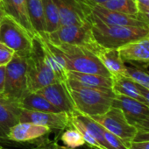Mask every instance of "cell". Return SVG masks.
<instances>
[{"instance_id":"6da1fadb","label":"cell","mask_w":149,"mask_h":149,"mask_svg":"<svg viewBox=\"0 0 149 149\" xmlns=\"http://www.w3.org/2000/svg\"><path fill=\"white\" fill-rule=\"evenodd\" d=\"M88 21L96 42L105 48L118 49L132 41L149 36V27L108 25L96 19L92 14Z\"/></svg>"},{"instance_id":"7a4b0ae2","label":"cell","mask_w":149,"mask_h":149,"mask_svg":"<svg viewBox=\"0 0 149 149\" xmlns=\"http://www.w3.org/2000/svg\"><path fill=\"white\" fill-rule=\"evenodd\" d=\"M71 97L77 111L88 116L105 113L111 106L116 96L112 89H94L84 87L66 79Z\"/></svg>"},{"instance_id":"3957f363","label":"cell","mask_w":149,"mask_h":149,"mask_svg":"<svg viewBox=\"0 0 149 149\" xmlns=\"http://www.w3.org/2000/svg\"><path fill=\"white\" fill-rule=\"evenodd\" d=\"M26 78L29 92H35L47 85L61 81L48 64L37 34L33 38L32 47L26 57Z\"/></svg>"},{"instance_id":"277c9868","label":"cell","mask_w":149,"mask_h":149,"mask_svg":"<svg viewBox=\"0 0 149 149\" xmlns=\"http://www.w3.org/2000/svg\"><path fill=\"white\" fill-rule=\"evenodd\" d=\"M56 47L63 54L68 71L97 74L111 77V73L103 65L99 58L87 47L69 44H62Z\"/></svg>"},{"instance_id":"5b68a950","label":"cell","mask_w":149,"mask_h":149,"mask_svg":"<svg viewBox=\"0 0 149 149\" xmlns=\"http://www.w3.org/2000/svg\"><path fill=\"white\" fill-rule=\"evenodd\" d=\"M43 34L54 46L62 44L82 46L91 50L94 54L99 47L93 37L89 21L84 24L61 26L52 33H43Z\"/></svg>"},{"instance_id":"8992f818","label":"cell","mask_w":149,"mask_h":149,"mask_svg":"<svg viewBox=\"0 0 149 149\" xmlns=\"http://www.w3.org/2000/svg\"><path fill=\"white\" fill-rule=\"evenodd\" d=\"M26 55L15 53L6 68V84L3 96L17 103L29 92L26 78Z\"/></svg>"},{"instance_id":"52a82bcc","label":"cell","mask_w":149,"mask_h":149,"mask_svg":"<svg viewBox=\"0 0 149 149\" xmlns=\"http://www.w3.org/2000/svg\"><path fill=\"white\" fill-rule=\"evenodd\" d=\"M0 42L15 53L27 56L32 47L33 38L17 22L5 14L0 20Z\"/></svg>"},{"instance_id":"ba28073f","label":"cell","mask_w":149,"mask_h":149,"mask_svg":"<svg viewBox=\"0 0 149 149\" xmlns=\"http://www.w3.org/2000/svg\"><path fill=\"white\" fill-rule=\"evenodd\" d=\"M104 129L117 135L131 145L138 131L134 125H130L122 111L117 107H111L105 113L91 117Z\"/></svg>"},{"instance_id":"9c48e42d","label":"cell","mask_w":149,"mask_h":149,"mask_svg":"<svg viewBox=\"0 0 149 149\" xmlns=\"http://www.w3.org/2000/svg\"><path fill=\"white\" fill-rule=\"evenodd\" d=\"M54 2L59 10L61 26L84 24L91 14V6L87 0H54Z\"/></svg>"},{"instance_id":"30bf717a","label":"cell","mask_w":149,"mask_h":149,"mask_svg":"<svg viewBox=\"0 0 149 149\" xmlns=\"http://www.w3.org/2000/svg\"><path fill=\"white\" fill-rule=\"evenodd\" d=\"M19 122H29L50 128L53 132H61L70 127V116L66 112H46L21 109Z\"/></svg>"},{"instance_id":"8fae6325","label":"cell","mask_w":149,"mask_h":149,"mask_svg":"<svg viewBox=\"0 0 149 149\" xmlns=\"http://www.w3.org/2000/svg\"><path fill=\"white\" fill-rule=\"evenodd\" d=\"M51 132L53 131L44 125L29 122H19L11 128L6 140L19 143H38L39 145L48 140L47 137Z\"/></svg>"},{"instance_id":"7c38bea8","label":"cell","mask_w":149,"mask_h":149,"mask_svg":"<svg viewBox=\"0 0 149 149\" xmlns=\"http://www.w3.org/2000/svg\"><path fill=\"white\" fill-rule=\"evenodd\" d=\"M35 92L43 96L59 111L70 114L77 110L66 80L51 84Z\"/></svg>"},{"instance_id":"4fadbf2b","label":"cell","mask_w":149,"mask_h":149,"mask_svg":"<svg viewBox=\"0 0 149 149\" xmlns=\"http://www.w3.org/2000/svg\"><path fill=\"white\" fill-rule=\"evenodd\" d=\"M91 14L96 19L108 25L149 27L146 22L139 20L135 16L111 11L100 5L91 6Z\"/></svg>"},{"instance_id":"5bb4252c","label":"cell","mask_w":149,"mask_h":149,"mask_svg":"<svg viewBox=\"0 0 149 149\" xmlns=\"http://www.w3.org/2000/svg\"><path fill=\"white\" fill-rule=\"evenodd\" d=\"M112 107L120 109L127 122L132 125H134L149 115L148 106L134 98L124 95L116 94L112 101Z\"/></svg>"},{"instance_id":"9a60e30c","label":"cell","mask_w":149,"mask_h":149,"mask_svg":"<svg viewBox=\"0 0 149 149\" xmlns=\"http://www.w3.org/2000/svg\"><path fill=\"white\" fill-rule=\"evenodd\" d=\"M1 5L5 13L23 27L32 38L36 35L29 19L26 0H1Z\"/></svg>"},{"instance_id":"2e32d148","label":"cell","mask_w":149,"mask_h":149,"mask_svg":"<svg viewBox=\"0 0 149 149\" xmlns=\"http://www.w3.org/2000/svg\"><path fill=\"white\" fill-rule=\"evenodd\" d=\"M21 108L0 94V140H5L11 128L19 122Z\"/></svg>"},{"instance_id":"e0dca14e","label":"cell","mask_w":149,"mask_h":149,"mask_svg":"<svg viewBox=\"0 0 149 149\" xmlns=\"http://www.w3.org/2000/svg\"><path fill=\"white\" fill-rule=\"evenodd\" d=\"M122 61L149 63V36L132 41L118 48Z\"/></svg>"},{"instance_id":"ac0fdd59","label":"cell","mask_w":149,"mask_h":149,"mask_svg":"<svg viewBox=\"0 0 149 149\" xmlns=\"http://www.w3.org/2000/svg\"><path fill=\"white\" fill-rule=\"evenodd\" d=\"M67 79L84 87L94 89H112L111 77H106L101 74L81 73L77 71H68Z\"/></svg>"},{"instance_id":"d6986e66","label":"cell","mask_w":149,"mask_h":149,"mask_svg":"<svg viewBox=\"0 0 149 149\" xmlns=\"http://www.w3.org/2000/svg\"><path fill=\"white\" fill-rule=\"evenodd\" d=\"M95 54L111 73V77L117 74H125L126 66L120 57L118 49L105 48L99 46L96 50Z\"/></svg>"},{"instance_id":"ffe728a7","label":"cell","mask_w":149,"mask_h":149,"mask_svg":"<svg viewBox=\"0 0 149 149\" xmlns=\"http://www.w3.org/2000/svg\"><path fill=\"white\" fill-rule=\"evenodd\" d=\"M112 90L115 94L124 95L132 98H134L143 104H145V99L140 95L137 83L126 77L125 74H117V76H112Z\"/></svg>"},{"instance_id":"44dd1931","label":"cell","mask_w":149,"mask_h":149,"mask_svg":"<svg viewBox=\"0 0 149 149\" xmlns=\"http://www.w3.org/2000/svg\"><path fill=\"white\" fill-rule=\"evenodd\" d=\"M21 109L35 111L61 112L59 111L50 102L37 92H28L19 103Z\"/></svg>"},{"instance_id":"7402d4cb","label":"cell","mask_w":149,"mask_h":149,"mask_svg":"<svg viewBox=\"0 0 149 149\" xmlns=\"http://www.w3.org/2000/svg\"><path fill=\"white\" fill-rule=\"evenodd\" d=\"M29 19L36 34L46 33V21L42 0H26Z\"/></svg>"},{"instance_id":"603a6c76","label":"cell","mask_w":149,"mask_h":149,"mask_svg":"<svg viewBox=\"0 0 149 149\" xmlns=\"http://www.w3.org/2000/svg\"><path fill=\"white\" fill-rule=\"evenodd\" d=\"M46 21V33H52L61 26L58 7L54 0H42Z\"/></svg>"},{"instance_id":"cb8c5ba5","label":"cell","mask_w":149,"mask_h":149,"mask_svg":"<svg viewBox=\"0 0 149 149\" xmlns=\"http://www.w3.org/2000/svg\"><path fill=\"white\" fill-rule=\"evenodd\" d=\"M100 6L111 11H116L135 17L138 14L137 0H107Z\"/></svg>"},{"instance_id":"d4e9b609","label":"cell","mask_w":149,"mask_h":149,"mask_svg":"<svg viewBox=\"0 0 149 149\" xmlns=\"http://www.w3.org/2000/svg\"><path fill=\"white\" fill-rule=\"evenodd\" d=\"M61 140L65 146L70 148H77L85 144V140L81 132L74 127L65 129L61 134Z\"/></svg>"},{"instance_id":"484cf974","label":"cell","mask_w":149,"mask_h":149,"mask_svg":"<svg viewBox=\"0 0 149 149\" xmlns=\"http://www.w3.org/2000/svg\"><path fill=\"white\" fill-rule=\"evenodd\" d=\"M125 76L129 77L139 84L149 90V74L139 68L126 67Z\"/></svg>"},{"instance_id":"4316f807","label":"cell","mask_w":149,"mask_h":149,"mask_svg":"<svg viewBox=\"0 0 149 149\" xmlns=\"http://www.w3.org/2000/svg\"><path fill=\"white\" fill-rule=\"evenodd\" d=\"M104 137L108 149H129L130 144L104 128Z\"/></svg>"},{"instance_id":"83f0119b","label":"cell","mask_w":149,"mask_h":149,"mask_svg":"<svg viewBox=\"0 0 149 149\" xmlns=\"http://www.w3.org/2000/svg\"><path fill=\"white\" fill-rule=\"evenodd\" d=\"M14 54L15 52L12 48L0 42V66H6L13 59Z\"/></svg>"},{"instance_id":"f1b7e54d","label":"cell","mask_w":149,"mask_h":149,"mask_svg":"<svg viewBox=\"0 0 149 149\" xmlns=\"http://www.w3.org/2000/svg\"><path fill=\"white\" fill-rule=\"evenodd\" d=\"M137 6H138V14L136 17L139 20L146 22L149 26V6L142 5L138 2H137Z\"/></svg>"},{"instance_id":"f546056e","label":"cell","mask_w":149,"mask_h":149,"mask_svg":"<svg viewBox=\"0 0 149 149\" xmlns=\"http://www.w3.org/2000/svg\"><path fill=\"white\" fill-rule=\"evenodd\" d=\"M58 146V142L57 139H54V140H47L45 142H42L39 144L37 146L33 147L31 149H57Z\"/></svg>"},{"instance_id":"4dcf8cb0","label":"cell","mask_w":149,"mask_h":149,"mask_svg":"<svg viewBox=\"0 0 149 149\" xmlns=\"http://www.w3.org/2000/svg\"><path fill=\"white\" fill-rule=\"evenodd\" d=\"M134 126L136 127L138 132H149V115L146 118H144V119L139 121L138 123H136L134 125Z\"/></svg>"},{"instance_id":"1f68e13d","label":"cell","mask_w":149,"mask_h":149,"mask_svg":"<svg viewBox=\"0 0 149 149\" xmlns=\"http://www.w3.org/2000/svg\"><path fill=\"white\" fill-rule=\"evenodd\" d=\"M6 68V66H0V94H3L5 91Z\"/></svg>"},{"instance_id":"d6a6232c","label":"cell","mask_w":149,"mask_h":149,"mask_svg":"<svg viewBox=\"0 0 149 149\" xmlns=\"http://www.w3.org/2000/svg\"><path fill=\"white\" fill-rule=\"evenodd\" d=\"M137 87H138V90H139L140 95L145 99V104L149 107V90H147L146 88L139 84L138 83H137Z\"/></svg>"},{"instance_id":"836d02e7","label":"cell","mask_w":149,"mask_h":149,"mask_svg":"<svg viewBox=\"0 0 149 149\" xmlns=\"http://www.w3.org/2000/svg\"><path fill=\"white\" fill-rule=\"evenodd\" d=\"M129 149H149V140L148 141H139L132 142Z\"/></svg>"},{"instance_id":"e575fe53","label":"cell","mask_w":149,"mask_h":149,"mask_svg":"<svg viewBox=\"0 0 149 149\" xmlns=\"http://www.w3.org/2000/svg\"><path fill=\"white\" fill-rule=\"evenodd\" d=\"M148 140H149V132H138L134 139H132L133 142L148 141Z\"/></svg>"},{"instance_id":"d590c367","label":"cell","mask_w":149,"mask_h":149,"mask_svg":"<svg viewBox=\"0 0 149 149\" xmlns=\"http://www.w3.org/2000/svg\"><path fill=\"white\" fill-rule=\"evenodd\" d=\"M5 12L3 10V7H2V5H1V2H0V20H1V19L5 16Z\"/></svg>"},{"instance_id":"8d00e7d4","label":"cell","mask_w":149,"mask_h":149,"mask_svg":"<svg viewBox=\"0 0 149 149\" xmlns=\"http://www.w3.org/2000/svg\"><path fill=\"white\" fill-rule=\"evenodd\" d=\"M57 149H77V148H70V147H67L65 146H60V145H58Z\"/></svg>"},{"instance_id":"74e56055","label":"cell","mask_w":149,"mask_h":149,"mask_svg":"<svg viewBox=\"0 0 149 149\" xmlns=\"http://www.w3.org/2000/svg\"><path fill=\"white\" fill-rule=\"evenodd\" d=\"M142 5H145V6H149V0H146V1L142 4Z\"/></svg>"},{"instance_id":"f35d334b","label":"cell","mask_w":149,"mask_h":149,"mask_svg":"<svg viewBox=\"0 0 149 149\" xmlns=\"http://www.w3.org/2000/svg\"><path fill=\"white\" fill-rule=\"evenodd\" d=\"M2 148H3V147H1V146H0V149H2Z\"/></svg>"},{"instance_id":"ab89813d","label":"cell","mask_w":149,"mask_h":149,"mask_svg":"<svg viewBox=\"0 0 149 149\" xmlns=\"http://www.w3.org/2000/svg\"><path fill=\"white\" fill-rule=\"evenodd\" d=\"M2 149H6V148H2Z\"/></svg>"},{"instance_id":"60d3db41","label":"cell","mask_w":149,"mask_h":149,"mask_svg":"<svg viewBox=\"0 0 149 149\" xmlns=\"http://www.w3.org/2000/svg\"><path fill=\"white\" fill-rule=\"evenodd\" d=\"M0 2H1V0H0Z\"/></svg>"}]
</instances>
